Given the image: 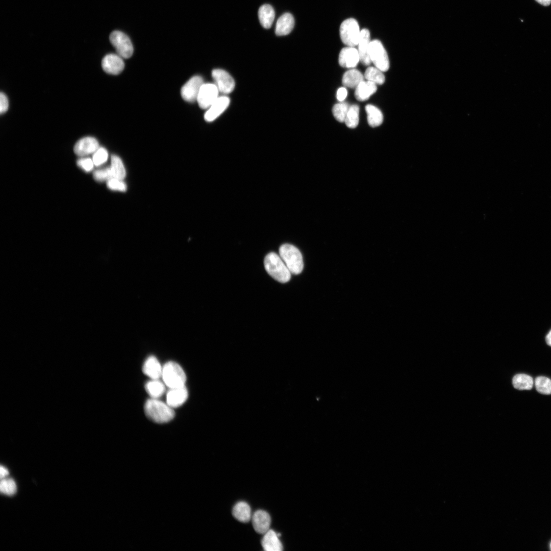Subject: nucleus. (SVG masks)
I'll use <instances>...</instances> for the list:
<instances>
[{
    "instance_id": "nucleus-1",
    "label": "nucleus",
    "mask_w": 551,
    "mask_h": 551,
    "mask_svg": "<svg viewBox=\"0 0 551 551\" xmlns=\"http://www.w3.org/2000/svg\"><path fill=\"white\" fill-rule=\"evenodd\" d=\"M144 408L146 416L157 423L168 422L172 419L175 415L174 411L171 407L156 398L146 400Z\"/></svg>"
},
{
    "instance_id": "nucleus-2",
    "label": "nucleus",
    "mask_w": 551,
    "mask_h": 551,
    "mask_svg": "<svg viewBox=\"0 0 551 551\" xmlns=\"http://www.w3.org/2000/svg\"><path fill=\"white\" fill-rule=\"evenodd\" d=\"M264 265L267 273L276 281L285 283L290 280L291 273L280 255L276 253L268 254L264 258Z\"/></svg>"
},
{
    "instance_id": "nucleus-3",
    "label": "nucleus",
    "mask_w": 551,
    "mask_h": 551,
    "mask_svg": "<svg viewBox=\"0 0 551 551\" xmlns=\"http://www.w3.org/2000/svg\"><path fill=\"white\" fill-rule=\"evenodd\" d=\"M279 255L290 272L298 274L304 268L303 257L299 249L293 245L284 244L279 248Z\"/></svg>"
},
{
    "instance_id": "nucleus-4",
    "label": "nucleus",
    "mask_w": 551,
    "mask_h": 551,
    "mask_svg": "<svg viewBox=\"0 0 551 551\" xmlns=\"http://www.w3.org/2000/svg\"><path fill=\"white\" fill-rule=\"evenodd\" d=\"M162 377L164 384L170 389L183 386L186 381V376L182 368L173 361H169L164 364Z\"/></svg>"
},
{
    "instance_id": "nucleus-5",
    "label": "nucleus",
    "mask_w": 551,
    "mask_h": 551,
    "mask_svg": "<svg viewBox=\"0 0 551 551\" xmlns=\"http://www.w3.org/2000/svg\"><path fill=\"white\" fill-rule=\"evenodd\" d=\"M361 31L357 21L352 18L344 20L340 27V36L342 42L347 46L358 45Z\"/></svg>"
},
{
    "instance_id": "nucleus-6",
    "label": "nucleus",
    "mask_w": 551,
    "mask_h": 551,
    "mask_svg": "<svg viewBox=\"0 0 551 551\" xmlns=\"http://www.w3.org/2000/svg\"><path fill=\"white\" fill-rule=\"evenodd\" d=\"M368 53L370 61L377 68L383 72L389 68V60L386 51L379 40L370 41Z\"/></svg>"
},
{
    "instance_id": "nucleus-7",
    "label": "nucleus",
    "mask_w": 551,
    "mask_h": 551,
    "mask_svg": "<svg viewBox=\"0 0 551 551\" xmlns=\"http://www.w3.org/2000/svg\"><path fill=\"white\" fill-rule=\"evenodd\" d=\"M109 39L119 56L122 58L132 56L134 50L133 44L126 34L119 31H114L111 33Z\"/></svg>"
},
{
    "instance_id": "nucleus-8",
    "label": "nucleus",
    "mask_w": 551,
    "mask_h": 551,
    "mask_svg": "<svg viewBox=\"0 0 551 551\" xmlns=\"http://www.w3.org/2000/svg\"><path fill=\"white\" fill-rule=\"evenodd\" d=\"M219 92L215 84L204 83L196 99L199 107L208 109L218 97Z\"/></svg>"
},
{
    "instance_id": "nucleus-9",
    "label": "nucleus",
    "mask_w": 551,
    "mask_h": 551,
    "mask_svg": "<svg viewBox=\"0 0 551 551\" xmlns=\"http://www.w3.org/2000/svg\"><path fill=\"white\" fill-rule=\"evenodd\" d=\"M203 84V80L201 77L195 76L191 77L181 88V94L183 99L188 102L196 101Z\"/></svg>"
},
{
    "instance_id": "nucleus-10",
    "label": "nucleus",
    "mask_w": 551,
    "mask_h": 551,
    "mask_svg": "<svg viewBox=\"0 0 551 551\" xmlns=\"http://www.w3.org/2000/svg\"><path fill=\"white\" fill-rule=\"evenodd\" d=\"M212 76L219 92L223 94L232 92L235 88V81L232 76L221 69H215Z\"/></svg>"
},
{
    "instance_id": "nucleus-11",
    "label": "nucleus",
    "mask_w": 551,
    "mask_h": 551,
    "mask_svg": "<svg viewBox=\"0 0 551 551\" xmlns=\"http://www.w3.org/2000/svg\"><path fill=\"white\" fill-rule=\"evenodd\" d=\"M102 67L106 72L116 75L123 70L124 63L122 58L118 54H109L103 58Z\"/></svg>"
},
{
    "instance_id": "nucleus-12",
    "label": "nucleus",
    "mask_w": 551,
    "mask_h": 551,
    "mask_svg": "<svg viewBox=\"0 0 551 551\" xmlns=\"http://www.w3.org/2000/svg\"><path fill=\"white\" fill-rule=\"evenodd\" d=\"M230 98L227 96H218L217 99L207 109L204 118L208 122L214 120L227 108Z\"/></svg>"
},
{
    "instance_id": "nucleus-13",
    "label": "nucleus",
    "mask_w": 551,
    "mask_h": 551,
    "mask_svg": "<svg viewBox=\"0 0 551 551\" xmlns=\"http://www.w3.org/2000/svg\"><path fill=\"white\" fill-rule=\"evenodd\" d=\"M359 61L358 51L355 47L347 46L341 50L339 55V63L341 66L353 68L357 65Z\"/></svg>"
},
{
    "instance_id": "nucleus-14",
    "label": "nucleus",
    "mask_w": 551,
    "mask_h": 551,
    "mask_svg": "<svg viewBox=\"0 0 551 551\" xmlns=\"http://www.w3.org/2000/svg\"><path fill=\"white\" fill-rule=\"evenodd\" d=\"M97 140L92 137H85L78 140L74 145V152L80 156L93 154L98 148Z\"/></svg>"
},
{
    "instance_id": "nucleus-15",
    "label": "nucleus",
    "mask_w": 551,
    "mask_h": 551,
    "mask_svg": "<svg viewBox=\"0 0 551 551\" xmlns=\"http://www.w3.org/2000/svg\"><path fill=\"white\" fill-rule=\"evenodd\" d=\"M188 390L185 387L170 388L166 394V404L172 408L183 404L188 398Z\"/></svg>"
},
{
    "instance_id": "nucleus-16",
    "label": "nucleus",
    "mask_w": 551,
    "mask_h": 551,
    "mask_svg": "<svg viewBox=\"0 0 551 551\" xmlns=\"http://www.w3.org/2000/svg\"><path fill=\"white\" fill-rule=\"evenodd\" d=\"M371 41H370V32L368 30L363 29L361 31L360 39L358 43V53L360 57V61L361 63L365 66L369 65L370 61L368 49Z\"/></svg>"
},
{
    "instance_id": "nucleus-17",
    "label": "nucleus",
    "mask_w": 551,
    "mask_h": 551,
    "mask_svg": "<svg viewBox=\"0 0 551 551\" xmlns=\"http://www.w3.org/2000/svg\"><path fill=\"white\" fill-rule=\"evenodd\" d=\"M252 524L255 530L264 534L269 530L271 518L269 514L262 510L255 512L252 517Z\"/></svg>"
},
{
    "instance_id": "nucleus-18",
    "label": "nucleus",
    "mask_w": 551,
    "mask_h": 551,
    "mask_svg": "<svg viewBox=\"0 0 551 551\" xmlns=\"http://www.w3.org/2000/svg\"><path fill=\"white\" fill-rule=\"evenodd\" d=\"M261 540V545L266 551H281L283 545L279 539V536L273 530L269 529L265 534Z\"/></svg>"
},
{
    "instance_id": "nucleus-19",
    "label": "nucleus",
    "mask_w": 551,
    "mask_h": 551,
    "mask_svg": "<svg viewBox=\"0 0 551 551\" xmlns=\"http://www.w3.org/2000/svg\"><path fill=\"white\" fill-rule=\"evenodd\" d=\"M142 371L152 380H158L162 377V368L157 359L153 356H149L145 360Z\"/></svg>"
},
{
    "instance_id": "nucleus-20",
    "label": "nucleus",
    "mask_w": 551,
    "mask_h": 551,
    "mask_svg": "<svg viewBox=\"0 0 551 551\" xmlns=\"http://www.w3.org/2000/svg\"><path fill=\"white\" fill-rule=\"evenodd\" d=\"M294 26V19L289 13H286L281 15L278 19L275 33L278 36H284L289 34Z\"/></svg>"
},
{
    "instance_id": "nucleus-21",
    "label": "nucleus",
    "mask_w": 551,
    "mask_h": 551,
    "mask_svg": "<svg viewBox=\"0 0 551 551\" xmlns=\"http://www.w3.org/2000/svg\"><path fill=\"white\" fill-rule=\"evenodd\" d=\"M355 96L356 99L361 102L367 100L377 90V84L369 81H363L355 88Z\"/></svg>"
},
{
    "instance_id": "nucleus-22",
    "label": "nucleus",
    "mask_w": 551,
    "mask_h": 551,
    "mask_svg": "<svg viewBox=\"0 0 551 551\" xmlns=\"http://www.w3.org/2000/svg\"><path fill=\"white\" fill-rule=\"evenodd\" d=\"M233 516L238 521L247 522L252 518L251 508L245 502H239L235 504L232 510Z\"/></svg>"
},
{
    "instance_id": "nucleus-23",
    "label": "nucleus",
    "mask_w": 551,
    "mask_h": 551,
    "mask_svg": "<svg viewBox=\"0 0 551 551\" xmlns=\"http://www.w3.org/2000/svg\"><path fill=\"white\" fill-rule=\"evenodd\" d=\"M364 76L356 69H350L346 71L343 76L342 84L350 88H356L363 81Z\"/></svg>"
},
{
    "instance_id": "nucleus-24",
    "label": "nucleus",
    "mask_w": 551,
    "mask_h": 551,
    "mask_svg": "<svg viewBox=\"0 0 551 551\" xmlns=\"http://www.w3.org/2000/svg\"><path fill=\"white\" fill-rule=\"evenodd\" d=\"M274 17V9L270 5L264 4L259 9L258 17L263 28L269 29L272 24Z\"/></svg>"
},
{
    "instance_id": "nucleus-25",
    "label": "nucleus",
    "mask_w": 551,
    "mask_h": 551,
    "mask_svg": "<svg viewBox=\"0 0 551 551\" xmlns=\"http://www.w3.org/2000/svg\"><path fill=\"white\" fill-rule=\"evenodd\" d=\"M365 109L367 115L368 124L371 127L380 126L383 121V115L381 110L370 104L367 105Z\"/></svg>"
},
{
    "instance_id": "nucleus-26",
    "label": "nucleus",
    "mask_w": 551,
    "mask_h": 551,
    "mask_svg": "<svg viewBox=\"0 0 551 551\" xmlns=\"http://www.w3.org/2000/svg\"><path fill=\"white\" fill-rule=\"evenodd\" d=\"M514 387L518 390H530L533 386L532 378L525 374H517L512 380Z\"/></svg>"
},
{
    "instance_id": "nucleus-27",
    "label": "nucleus",
    "mask_w": 551,
    "mask_h": 551,
    "mask_svg": "<svg viewBox=\"0 0 551 551\" xmlns=\"http://www.w3.org/2000/svg\"><path fill=\"white\" fill-rule=\"evenodd\" d=\"M145 388L147 393L153 398L160 397L164 392V384L158 380H152L146 383Z\"/></svg>"
},
{
    "instance_id": "nucleus-28",
    "label": "nucleus",
    "mask_w": 551,
    "mask_h": 551,
    "mask_svg": "<svg viewBox=\"0 0 551 551\" xmlns=\"http://www.w3.org/2000/svg\"><path fill=\"white\" fill-rule=\"evenodd\" d=\"M113 175V178L122 180L126 176V170L120 158L116 156H111V163L110 166Z\"/></svg>"
},
{
    "instance_id": "nucleus-29",
    "label": "nucleus",
    "mask_w": 551,
    "mask_h": 551,
    "mask_svg": "<svg viewBox=\"0 0 551 551\" xmlns=\"http://www.w3.org/2000/svg\"><path fill=\"white\" fill-rule=\"evenodd\" d=\"M364 76L367 81L378 85H382L385 80L383 71L376 67L370 66L368 67L365 72Z\"/></svg>"
},
{
    "instance_id": "nucleus-30",
    "label": "nucleus",
    "mask_w": 551,
    "mask_h": 551,
    "mask_svg": "<svg viewBox=\"0 0 551 551\" xmlns=\"http://www.w3.org/2000/svg\"><path fill=\"white\" fill-rule=\"evenodd\" d=\"M359 106L357 105L350 106L344 121L346 126L349 128H355L359 123Z\"/></svg>"
},
{
    "instance_id": "nucleus-31",
    "label": "nucleus",
    "mask_w": 551,
    "mask_h": 551,
    "mask_svg": "<svg viewBox=\"0 0 551 551\" xmlns=\"http://www.w3.org/2000/svg\"><path fill=\"white\" fill-rule=\"evenodd\" d=\"M349 107L346 103L341 102L335 104L332 108L335 118L340 122H344Z\"/></svg>"
},
{
    "instance_id": "nucleus-32",
    "label": "nucleus",
    "mask_w": 551,
    "mask_h": 551,
    "mask_svg": "<svg viewBox=\"0 0 551 551\" xmlns=\"http://www.w3.org/2000/svg\"><path fill=\"white\" fill-rule=\"evenodd\" d=\"M535 385L537 391L543 394H551V380L545 377L535 379Z\"/></svg>"
},
{
    "instance_id": "nucleus-33",
    "label": "nucleus",
    "mask_w": 551,
    "mask_h": 551,
    "mask_svg": "<svg viewBox=\"0 0 551 551\" xmlns=\"http://www.w3.org/2000/svg\"><path fill=\"white\" fill-rule=\"evenodd\" d=\"M16 484L12 479L4 478L1 479L0 491L2 493L8 495H13L16 493Z\"/></svg>"
},
{
    "instance_id": "nucleus-34",
    "label": "nucleus",
    "mask_w": 551,
    "mask_h": 551,
    "mask_svg": "<svg viewBox=\"0 0 551 551\" xmlns=\"http://www.w3.org/2000/svg\"><path fill=\"white\" fill-rule=\"evenodd\" d=\"M107 151L104 147H99L94 153L92 160L95 166H98L104 163L108 159Z\"/></svg>"
},
{
    "instance_id": "nucleus-35",
    "label": "nucleus",
    "mask_w": 551,
    "mask_h": 551,
    "mask_svg": "<svg viewBox=\"0 0 551 551\" xmlns=\"http://www.w3.org/2000/svg\"><path fill=\"white\" fill-rule=\"evenodd\" d=\"M94 179L98 182L108 181L113 178L110 167L97 169L93 172Z\"/></svg>"
},
{
    "instance_id": "nucleus-36",
    "label": "nucleus",
    "mask_w": 551,
    "mask_h": 551,
    "mask_svg": "<svg viewBox=\"0 0 551 551\" xmlns=\"http://www.w3.org/2000/svg\"><path fill=\"white\" fill-rule=\"evenodd\" d=\"M108 187L113 190L124 191L126 190L127 186L125 183L122 181V180L112 178L107 181Z\"/></svg>"
},
{
    "instance_id": "nucleus-37",
    "label": "nucleus",
    "mask_w": 551,
    "mask_h": 551,
    "mask_svg": "<svg viewBox=\"0 0 551 551\" xmlns=\"http://www.w3.org/2000/svg\"><path fill=\"white\" fill-rule=\"evenodd\" d=\"M77 165L84 171H90L93 168L94 165L92 159L89 158H82L77 161Z\"/></svg>"
},
{
    "instance_id": "nucleus-38",
    "label": "nucleus",
    "mask_w": 551,
    "mask_h": 551,
    "mask_svg": "<svg viewBox=\"0 0 551 551\" xmlns=\"http://www.w3.org/2000/svg\"><path fill=\"white\" fill-rule=\"evenodd\" d=\"M9 107L8 99L6 94L3 92L0 94V112L2 114L5 113Z\"/></svg>"
},
{
    "instance_id": "nucleus-39",
    "label": "nucleus",
    "mask_w": 551,
    "mask_h": 551,
    "mask_svg": "<svg viewBox=\"0 0 551 551\" xmlns=\"http://www.w3.org/2000/svg\"><path fill=\"white\" fill-rule=\"evenodd\" d=\"M347 95V91L345 87H340L337 91V98L339 102H343Z\"/></svg>"
},
{
    "instance_id": "nucleus-40",
    "label": "nucleus",
    "mask_w": 551,
    "mask_h": 551,
    "mask_svg": "<svg viewBox=\"0 0 551 551\" xmlns=\"http://www.w3.org/2000/svg\"><path fill=\"white\" fill-rule=\"evenodd\" d=\"M9 474V471L4 466L1 465L0 468V477L1 479L5 478Z\"/></svg>"
},
{
    "instance_id": "nucleus-41",
    "label": "nucleus",
    "mask_w": 551,
    "mask_h": 551,
    "mask_svg": "<svg viewBox=\"0 0 551 551\" xmlns=\"http://www.w3.org/2000/svg\"><path fill=\"white\" fill-rule=\"evenodd\" d=\"M537 2L540 4L544 6H548L551 4V0H535Z\"/></svg>"
},
{
    "instance_id": "nucleus-42",
    "label": "nucleus",
    "mask_w": 551,
    "mask_h": 551,
    "mask_svg": "<svg viewBox=\"0 0 551 551\" xmlns=\"http://www.w3.org/2000/svg\"><path fill=\"white\" fill-rule=\"evenodd\" d=\"M546 341L547 344L551 346V330L548 333L546 337Z\"/></svg>"
},
{
    "instance_id": "nucleus-43",
    "label": "nucleus",
    "mask_w": 551,
    "mask_h": 551,
    "mask_svg": "<svg viewBox=\"0 0 551 551\" xmlns=\"http://www.w3.org/2000/svg\"><path fill=\"white\" fill-rule=\"evenodd\" d=\"M550 547H551V544H550Z\"/></svg>"
}]
</instances>
